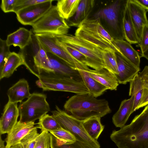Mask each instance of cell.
Wrapping results in <instances>:
<instances>
[{"mask_svg": "<svg viewBox=\"0 0 148 148\" xmlns=\"http://www.w3.org/2000/svg\"><path fill=\"white\" fill-rule=\"evenodd\" d=\"M110 138L118 148H148V104L130 124L113 130Z\"/></svg>", "mask_w": 148, "mask_h": 148, "instance_id": "obj_1", "label": "cell"}, {"mask_svg": "<svg viewBox=\"0 0 148 148\" xmlns=\"http://www.w3.org/2000/svg\"><path fill=\"white\" fill-rule=\"evenodd\" d=\"M64 107L71 115L81 121L94 117L101 118L111 111L107 100L97 99L89 94L72 96L66 101Z\"/></svg>", "mask_w": 148, "mask_h": 148, "instance_id": "obj_2", "label": "cell"}, {"mask_svg": "<svg viewBox=\"0 0 148 148\" xmlns=\"http://www.w3.org/2000/svg\"><path fill=\"white\" fill-rule=\"evenodd\" d=\"M77 27L75 34L76 37L92 44L103 51L114 50L120 53L114 43V39L104 28L100 19L88 17Z\"/></svg>", "mask_w": 148, "mask_h": 148, "instance_id": "obj_3", "label": "cell"}, {"mask_svg": "<svg viewBox=\"0 0 148 148\" xmlns=\"http://www.w3.org/2000/svg\"><path fill=\"white\" fill-rule=\"evenodd\" d=\"M38 80L36 82L44 91H54L70 92L76 94H89L83 82L55 73H43L38 75Z\"/></svg>", "mask_w": 148, "mask_h": 148, "instance_id": "obj_4", "label": "cell"}, {"mask_svg": "<svg viewBox=\"0 0 148 148\" xmlns=\"http://www.w3.org/2000/svg\"><path fill=\"white\" fill-rule=\"evenodd\" d=\"M128 0H116L96 12L93 18L103 20L111 28L114 39L125 40L123 21Z\"/></svg>", "mask_w": 148, "mask_h": 148, "instance_id": "obj_5", "label": "cell"}, {"mask_svg": "<svg viewBox=\"0 0 148 148\" xmlns=\"http://www.w3.org/2000/svg\"><path fill=\"white\" fill-rule=\"evenodd\" d=\"M56 37L66 45L84 55L87 60V66L95 70L105 68L103 58V51L97 47L75 36L67 34Z\"/></svg>", "mask_w": 148, "mask_h": 148, "instance_id": "obj_6", "label": "cell"}, {"mask_svg": "<svg viewBox=\"0 0 148 148\" xmlns=\"http://www.w3.org/2000/svg\"><path fill=\"white\" fill-rule=\"evenodd\" d=\"M34 34H49L56 36L67 34L70 26L61 16L56 5L51 8L32 26Z\"/></svg>", "mask_w": 148, "mask_h": 148, "instance_id": "obj_7", "label": "cell"}, {"mask_svg": "<svg viewBox=\"0 0 148 148\" xmlns=\"http://www.w3.org/2000/svg\"><path fill=\"white\" fill-rule=\"evenodd\" d=\"M56 110L51 112L52 116L62 128L73 135L77 140L87 144L93 148H101L99 143L92 138L84 128L82 121L69 114L56 106Z\"/></svg>", "mask_w": 148, "mask_h": 148, "instance_id": "obj_8", "label": "cell"}, {"mask_svg": "<svg viewBox=\"0 0 148 148\" xmlns=\"http://www.w3.org/2000/svg\"><path fill=\"white\" fill-rule=\"evenodd\" d=\"M44 94L34 92L25 101L21 103L18 108L19 121L22 122H34L50 110L49 105Z\"/></svg>", "mask_w": 148, "mask_h": 148, "instance_id": "obj_9", "label": "cell"}, {"mask_svg": "<svg viewBox=\"0 0 148 148\" xmlns=\"http://www.w3.org/2000/svg\"><path fill=\"white\" fill-rule=\"evenodd\" d=\"M38 41L47 53H51L64 61L74 69L84 68L83 64L69 54L57 43L56 36L49 34H34Z\"/></svg>", "mask_w": 148, "mask_h": 148, "instance_id": "obj_10", "label": "cell"}, {"mask_svg": "<svg viewBox=\"0 0 148 148\" xmlns=\"http://www.w3.org/2000/svg\"><path fill=\"white\" fill-rule=\"evenodd\" d=\"M53 1L48 0L20 10L16 13L17 20L23 25L32 26L51 8Z\"/></svg>", "mask_w": 148, "mask_h": 148, "instance_id": "obj_11", "label": "cell"}, {"mask_svg": "<svg viewBox=\"0 0 148 148\" xmlns=\"http://www.w3.org/2000/svg\"><path fill=\"white\" fill-rule=\"evenodd\" d=\"M117 65V74H114L119 84H125L130 82L140 71V69L125 58L121 53L116 52Z\"/></svg>", "mask_w": 148, "mask_h": 148, "instance_id": "obj_12", "label": "cell"}, {"mask_svg": "<svg viewBox=\"0 0 148 148\" xmlns=\"http://www.w3.org/2000/svg\"><path fill=\"white\" fill-rule=\"evenodd\" d=\"M127 6L140 43L143 28L148 24L147 11L135 0H128Z\"/></svg>", "mask_w": 148, "mask_h": 148, "instance_id": "obj_13", "label": "cell"}, {"mask_svg": "<svg viewBox=\"0 0 148 148\" xmlns=\"http://www.w3.org/2000/svg\"><path fill=\"white\" fill-rule=\"evenodd\" d=\"M31 43L33 44L34 66L38 74L53 73L50 66L47 53L38 42L34 34L32 35Z\"/></svg>", "mask_w": 148, "mask_h": 148, "instance_id": "obj_14", "label": "cell"}, {"mask_svg": "<svg viewBox=\"0 0 148 148\" xmlns=\"http://www.w3.org/2000/svg\"><path fill=\"white\" fill-rule=\"evenodd\" d=\"M19 112L17 103L8 102L0 119V135L8 134L17 122Z\"/></svg>", "mask_w": 148, "mask_h": 148, "instance_id": "obj_15", "label": "cell"}, {"mask_svg": "<svg viewBox=\"0 0 148 148\" xmlns=\"http://www.w3.org/2000/svg\"><path fill=\"white\" fill-rule=\"evenodd\" d=\"M22 65L26 66L31 73L37 77L38 74L35 73L29 67L26 62L23 54L12 52L8 56L2 69L0 71V79L10 77L16 69Z\"/></svg>", "mask_w": 148, "mask_h": 148, "instance_id": "obj_16", "label": "cell"}, {"mask_svg": "<svg viewBox=\"0 0 148 148\" xmlns=\"http://www.w3.org/2000/svg\"><path fill=\"white\" fill-rule=\"evenodd\" d=\"M50 66L54 73L68 77L79 82H83L79 71L73 69L62 59L47 53Z\"/></svg>", "mask_w": 148, "mask_h": 148, "instance_id": "obj_17", "label": "cell"}, {"mask_svg": "<svg viewBox=\"0 0 148 148\" xmlns=\"http://www.w3.org/2000/svg\"><path fill=\"white\" fill-rule=\"evenodd\" d=\"M34 122H22L19 121L11 131L8 134L5 139V148H10L18 143L36 126Z\"/></svg>", "mask_w": 148, "mask_h": 148, "instance_id": "obj_18", "label": "cell"}, {"mask_svg": "<svg viewBox=\"0 0 148 148\" xmlns=\"http://www.w3.org/2000/svg\"><path fill=\"white\" fill-rule=\"evenodd\" d=\"M33 33L24 27H20L16 31L7 36L6 40L7 45L10 47L12 45L24 49L31 43Z\"/></svg>", "mask_w": 148, "mask_h": 148, "instance_id": "obj_19", "label": "cell"}, {"mask_svg": "<svg viewBox=\"0 0 148 148\" xmlns=\"http://www.w3.org/2000/svg\"><path fill=\"white\" fill-rule=\"evenodd\" d=\"M31 94L28 83L24 78L19 79L9 89L7 92L8 101L12 103H21L24 99L28 98Z\"/></svg>", "mask_w": 148, "mask_h": 148, "instance_id": "obj_20", "label": "cell"}, {"mask_svg": "<svg viewBox=\"0 0 148 148\" xmlns=\"http://www.w3.org/2000/svg\"><path fill=\"white\" fill-rule=\"evenodd\" d=\"M87 71L90 75L108 89L116 90L119 85L114 74L105 68L99 70H92L88 67Z\"/></svg>", "mask_w": 148, "mask_h": 148, "instance_id": "obj_21", "label": "cell"}, {"mask_svg": "<svg viewBox=\"0 0 148 148\" xmlns=\"http://www.w3.org/2000/svg\"><path fill=\"white\" fill-rule=\"evenodd\" d=\"M135 95L122 101L119 109L112 117V122L116 127H122L128 120L133 108Z\"/></svg>", "mask_w": 148, "mask_h": 148, "instance_id": "obj_22", "label": "cell"}, {"mask_svg": "<svg viewBox=\"0 0 148 148\" xmlns=\"http://www.w3.org/2000/svg\"><path fill=\"white\" fill-rule=\"evenodd\" d=\"M94 5L93 0H81L73 18L69 19L67 23L69 25L78 27L82 22L88 18Z\"/></svg>", "mask_w": 148, "mask_h": 148, "instance_id": "obj_23", "label": "cell"}, {"mask_svg": "<svg viewBox=\"0 0 148 148\" xmlns=\"http://www.w3.org/2000/svg\"><path fill=\"white\" fill-rule=\"evenodd\" d=\"M88 68L86 66L84 68L78 69L83 82L88 90L89 94L97 98L102 95L108 88L92 77L87 71Z\"/></svg>", "mask_w": 148, "mask_h": 148, "instance_id": "obj_24", "label": "cell"}, {"mask_svg": "<svg viewBox=\"0 0 148 148\" xmlns=\"http://www.w3.org/2000/svg\"><path fill=\"white\" fill-rule=\"evenodd\" d=\"M114 43L120 53L137 67H140V56L131 44L124 40L114 39Z\"/></svg>", "mask_w": 148, "mask_h": 148, "instance_id": "obj_25", "label": "cell"}, {"mask_svg": "<svg viewBox=\"0 0 148 148\" xmlns=\"http://www.w3.org/2000/svg\"><path fill=\"white\" fill-rule=\"evenodd\" d=\"M130 83L129 95L131 97L140 90H148V66H145L141 73L137 74Z\"/></svg>", "mask_w": 148, "mask_h": 148, "instance_id": "obj_26", "label": "cell"}, {"mask_svg": "<svg viewBox=\"0 0 148 148\" xmlns=\"http://www.w3.org/2000/svg\"><path fill=\"white\" fill-rule=\"evenodd\" d=\"M101 118L99 117H94L82 121L86 131L92 138L96 141H97L104 128V126L101 123Z\"/></svg>", "mask_w": 148, "mask_h": 148, "instance_id": "obj_27", "label": "cell"}, {"mask_svg": "<svg viewBox=\"0 0 148 148\" xmlns=\"http://www.w3.org/2000/svg\"><path fill=\"white\" fill-rule=\"evenodd\" d=\"M81 0H59L56 7L61 16L66 20L75 15Z\"/></svg>", "mask_w": 148, "mask_h": 148, "instance_id": "obj_28", "label": "cell"}, {"mask_svg": "<svg viewBox=\"0 0 148 148\" xmlns=\"http://www.w3.org/2000/svg\"><path fill=\"white\" fill-rule=\"evenodd\" d=\"M123 28L125 40L131 44L139 43L135 27L127 6L123 21Z\"/></svg>", "mask_w": 148, "mask_h": 148, "instance_id": "obj_29", "label": "cell"}, {"mask_svg": "<svg viewBox=\"0 0 148 148\" xmlns=\"http://www.w3.org/2000/svg\"><path fill=\"white\" fill-rule=\"evenodd\" d=\"M37 124L38 125V128L41 129V132L49 131L62 128L53 116L48 114H46L41 117Z\"/></svg>", "mask_w": 148, "mask_h": 148, "instance_id": "obj_30", "label": "cell"}, {"mask_svg": "<svg viewBox=\"0 0 148 148\" xmlns=\"http://www.w3.org/2000/svg\"><path fill=\"white\" fill-rule=\"evenodd\" d=\"M103 58L105 68L114 74H117L118 69L116 52L114 50L103 52Z\"/></svg>", "mask_w": 148, "mask_h": 148, "instance_id": "obj_31", "label": "cell"}, {"mask_svg": "<svg viewBox=\"0 0 148 148\" xmlns=\"http://www.w3.org/2000/svg\"><path fill=\"white\" fill-rule=\"evenodd\" d=\"M51 148H93L89 145L76 140L70 143H66L56 139L51 135Z\"/></svg>", "mask_w": 148, "mask_h": 148, "instance_id": "obj_32", "label": "cell"}, {"mask_svg": "<svg viewBox=\"0 0 148 148\" xmlns=\"http://www.w3.org/2000/svg\"><path fill=\"white\" fill-rule=\"evenodd\" d=\"M48 132L58 140L65 143H70L76 140L73 135L63 128Z\"/></svg>", "mask_w": 148, "mask_h": 148, "instance_id": "obj_33", "label": "cell"}, {"mask_svg": "<svg viewBox=\"0 0 148 148\" xmlns=\"http://www.w3.org/2000/svg\"><path fill=\"white\" fill-rule=\"evenodd\" d=\"M56 37L57 43L67 52L80 63L87 65V60L86 57L84 55L77 50L66 45L63 42L59 40L56 36Z\"/></svg>", "mask_w": 148, "mask_h": 148, "instance_id": "obj_34", "label": "cell"}, {"mask_svg": "<svg viewBox=\"0 0 148 148\" xmlns=\"http://www.w3.org/2000/svg\"><path fill=\"white\" fill-rule=\"evenodd\" d=\"M38 125L36 126L18 143L10 148H28L30 143L36 138L40 134L38 132Z\"/></svg>", "mask_w": 148, "mask_h": 148, "instance_id": "obj_35", "label": "cell"}, {"mask_svg": "<svg viewBox=\"0 0 148 148\" xmlns=\"http://www.w3.org/2000/svg\"><path fill=\"white\" fill-rule=\"evenodd\" d=\"M51 135L47 131L41 132L37 138L34 148H50Z\"/></svg>", "mask_w": 148, "mask_h": 148, "instance_id": "obj_36", "label": "cell"}, {"mask_svg": "<svg viewBox=\"0 0 148 148\" xmlns=\"http://www.w3.org/2000/svg\"><path fill=\"white\" fill-rule=\"evenodd\" d=\"M10 47L7 45L6 40L0 38V71L2 69L6 58L11 52Z\"/></svg>", "mask_w": 148, "mask_h": 148, "instance_id": "obj_37", "label": "cell"}, {"mask_svg": "<svg viewBox=\"0 0 148 148\" xmlns=\"http://www.w3.org/2000/svg\"><path fill=\"white\" fill-rule=\"evenodd\" d=\"M48 0H17L14 10L16 14L20 10L32 5L42 3Z\"/></svg>", "mask_w": 148, "mask_h": 148, "instance_id": "obj_38", "label": "cell"}, {"mask_svg": "<svg viewBox=\"0 0 148 148\" xmlns=\"http://www.w3.org/2000/svg\"><path fill=\"white\" fill-rule=\"evenodd\" d=\"M140 48L142 53L148 48V24L145 25L143 28L140 42L137 45Z\"/></svg>", "mask_w": 148, "mask_h": 148, "instance_id": "obj_39", "label": "cell"}, {"mask_svg": "<svg viewBox=\"0 0 148 148\" xmlns=\"http://www.w3.org/2000/svg\"><path fill=\"white\" fill-rule=\"evenodd\" d=\"M17 0H2L1 8L5 13L14 12Z\"/></svg>", "mask_w": 148, "mask_h": 148, "instance_id": "obj_40", "label": "cell"}, {"mask_svg": "<svg viewBox=\"0 0 148 148\" xmlns=\"http://www.w3.org/2000/svg\"><path fill=\"white\" fill-rule=\"evenodd\" d=\"M143 91V89L140 90L135 95L132 114L137 110V108L139 105L142 98Z\"/></svg>", "mask_w": 148, "mask_h": 148, "instance_id": "obj_41", "label": "cell"}, {"mask_svg": "<svg viewBox=\"0 0 148 148\" xmlns=\"http://www.w3.org/2000/svg\"><path fill=\"white\" fill-rule=\"evenodd\" d=\"M143 90V97L137 110L148 104V90L146 89H144Z\"/></svg>", "mask_w": 148, "mask_h": 148, "instance_id": "obj_42", "label": "cell"}, {"mask_svg": "<svg viewBox=\"0 0 148 148\" xmlns=\"http://www.w3.org/2000/svg\"><path fill=\"white\" fill-rule=\"evenodd\" d=\"M138 3L148 11V0H135Z\"/></svg>", "mask_w": 148, "mask_h": 148, "instance_id": "obj_43", "label": "cell"}, {"mask_svg": "<svg viewBox=\"0 0 148 148\" xmlns=\"http://www.w3.org/2000/svg\"><path fill=\"white\" fill-rule=\"evenodd\" d=\"M140 57H143L146 58L148 60V48L141 54Z\"/></svg>", "mask_w": 148, "mask_h": 148, "instance_id": "obj_44", "label": "cell"}]
</instances>
